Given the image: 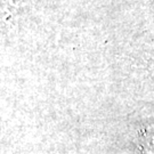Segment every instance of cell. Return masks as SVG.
Masks as SVG:
<instances>
[{"instance_id":"obj_1","label":"cell","mask_w":154,"mask_h":154,"mask_svg":"<svg viewBox=\"0 0 154 154\" xmlns=\"http://www.w3.org/2000/svg\"><path fill=\"white\" fill-rule=\"evenodd\" d=\"M137 144L145 154H154V126L145 127L139 130Z\"/></svg>"}]
</instances>
